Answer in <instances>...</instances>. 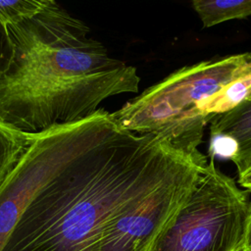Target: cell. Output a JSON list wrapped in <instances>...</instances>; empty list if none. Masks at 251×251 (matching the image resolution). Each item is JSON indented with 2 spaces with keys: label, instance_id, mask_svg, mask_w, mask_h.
<instances>
[{
  "label": "cell",
  "instance_id": "3957f363",
  "mask_svg": "<svg viewBox=\"0 0 251 251\" xmlns=\"http://www.w3.org/2000/svg\"><path fill=\"white\" fill-rule=\"evenodd\" d=\"M251 72L250 53L214 57L182 67L111 113L118 126L134 133H153L199 160L198 149L209 123L202 103L229 82Z\"/></svg>",
  "mask_w": 251,
  "mask_h": 251
},
{
  "label": "cell",
  "instance_id": "2e32d148",
  "mask_svg": "<svg viewBox=\"0 0 251 251\" xmlns=\"http://www.w3.org/2000/svg\"><path fill=\"white\" fill-rule=\"evenodd\" d=\"M243 251H248V250H243Z\"/></svg>",
  "mask_w": 251,
  "mask_h": 251
},
{
  "label": "cell",
  "instance_id": "4fadbf2b",
  "mask_svg": "<svg viewBox=\"0 0 251 251\" xmlns=\"http://www.w3.org/2000/svg\"><path fill=\"white\" fill-rule=\"evenodd\" d=\"M237 181L241 187L251 191V167L237 175Z\"/></svg>",
  "mask_w": 251,
  "mask_h": 251
},
{
  "label": "cell",
  "instance_id": "277c9868",
  "mask_svg": "<svg viewBox=\"0 0 251 251\" xmlns=\"http://www.w3.org/2000/svg\"><path fill=\"white\" fill-rule=\"evenodd\" d=\"M249 204L247 192L209 155L196 186L153 251H242Z\"/></svg>",
  "mask_w": 251,
  "mask_h": 251
},
{
  "label": "cell",
  "instance_id": "5b68a950",
  "mask_svg": "<svg viewBox=\"0 0 251 251\" xmlns=\"http://www.w3.org/2000/svg\"><path fill=\"white\" fill-rule=\"evenodd\" d=\"M116 126L99 108L91 116L35 133L32 143L0 186V251L33 196Z\"/></svg>",
  "mask_w": 251,
  "mask_h": 251
},
{
  "label": "cell",
  "instance_id": "30bf717a",
  "mask_svg": "<svg viewBox=\"0 0 251 251\" xmlns=\"http://www.w3.org/2000/svg\"><path fill=\"white\" fill-rule=\"evenodd\" d=\"M35 133L20 131L0 121V186L34 139Z\"/></svg>",
  "mask_w": 251,
  "mask_h": 251
},
{
  "label": "cell",
  "instance_id": "8992f818",
  "mask_svg": "<svg viewBox=\"0 0 251 251\" xmlns=\"http://www.w3.org/2000/svg\"><path fill=\"white\" fill-rule=\"evenodd\" d=\"M205 167L162 186L120 217L103 234L98 251H153L193 191Z\"/></svg>",
  "mask_w": 251,
  "mask_h": 251
},
{
  "label": "cell",
  "instance_id": "9c48e42d",
  "mask_svg": "<svg viewBox=\"0 0 251 251\" xmlns=\"http://www.w3.org/2000/svg\"><path fill=\"white\" fill-rule=\"evenodd\" d=\"M192 7L198 14L203 27L251 16V0H193Z\"/></svg>",
  "mask_w": 251,
  "mask_h": 251
},
{
  "label": "cell",
  "instance_id": "8fae6325",
  "mask_svg": "<svg viewBox=\"0 0 251 251\" xmlns=\"http://www.w3.org/2000/svg\"><path fill=\"white\" fill-rule=\"evenodd\" d=\"M48 0H15L0 1V24L7 25L17 24L39 13Z\"/></svg>",
  "mask_w": 251,
  "mask_h": 251
},
{
  "label": "cell",
  "instance_id": "e0dca14e",
  "mask_svg": "<svg viewBox=\"0 0 251 251\" xmlns=\"http://www.w3.org/2000/svg\"><path fill=\"white\" fill-rule=\"evenodd\" d=\"M249 53H250V55H251V52H249Z\"/></svg>",
  "mask_w": 251,
  "mask_h": 251
},
{
  "label": "cell",
  "instance_id": "7c38bea8",
  "mask_svg": "<svg viewBox=\"0 0 251 251\" xmlns=\"http://www.w3.org/2000/svg\"><path fill=\"white\" fill-rule=\"evenodd\" d=\"M12 56V46L7 29L0 24V77L6 71Z\"/></svg>",
  "mask_w": 251,
  "mask_h": 251
},
{
  "label": "cell",
  "instance_id": "6da1fadb",
  "mask_svg": "<svg viewBox=\"0 0 251 251\" xmlns=\"http://www.w3.org/2000/svg\"><path fill=\"white\" fill-rule=\"evenodd\" d=\"M207 160L116 124L33 196L1 251H98L120 217Z\"/></svg>",
  "mask_w": 251,
  "mask_h": 251
},
{
  "label": "cell",
  "instance_id": "5bb4252c",
  "mask_svg": "<svg viewBox=\"0 0 251 251\" xmlns=\"http://www.w3.org/2000/svg\"><path fill=\"white\" fill-rule=\"evenodd\" d=\"M243 250L251 251V220H248V223H247V228H246L245 242H244V249Z\"/></svg>",
  "mask_w": 251,
  "mask_h": 251
},
{
  "label": "cell",
  "instance_id": "9a60e30c",
  "mask_svg": "<svg viewBox=\"0 0 251 251\" xmlns=\"http://www.w3.org/2000/svg\"><path fill=\"white\" fill-rule=\"evenodd\" d=\"M248 220H251V201L249 204V216H248Z\"/></svg>",
  "mask_w": 251,
  "mask_h": 251
},
{
  "label": "cell",
  "instance_id": "ba28073f",
  "mask_svg": "<svg viewBox=\"0 0 251 251\" xmlns=\"http://www.w3.org/2000/svg\"><path fill=\"white\" fill-rule=\"evenodd\" d=\"M251 94V72L229 82L207 98L199 107L200 115L211 122L219 115L237 107Z\"/></svg>",
  "mask_w": 251,
  "mask_h": 251
},
{
  "label": "cell",
  "instance_id": "7a4b0ae2",
  "mask_svg": "<svg viewBox=\"0 0 251 251\" xmlns=\"http://www.w3.org/2000/svg\"><path fill=\"white\" fill-rule=\"evenodd\" d=\"M6 29L12 56L0 77V121L20 131L81 121L105 99L138 91L136 68L110 57L89 27L54 0Z\"/></svg>",
  "mask_w": 251,
  "mask_h": 251
},
{
  "label": "cell",
  "instance_id": "52a82bcc",
  "mask_svg": "<svg viewBox=\"0 0 251 251\" xmlns=\"http://www.w3.org/2000/svg\"><path fill=\"white\" fill-rule=\"evenodd\" d=\"M209 124L211 136H226L234 142L235 153L230 160L237 175L251 167V94L231 111L214 117Z\"/></svg>",
  "mask_w": 251,
  "mask_h": 251
}]
</instances>
